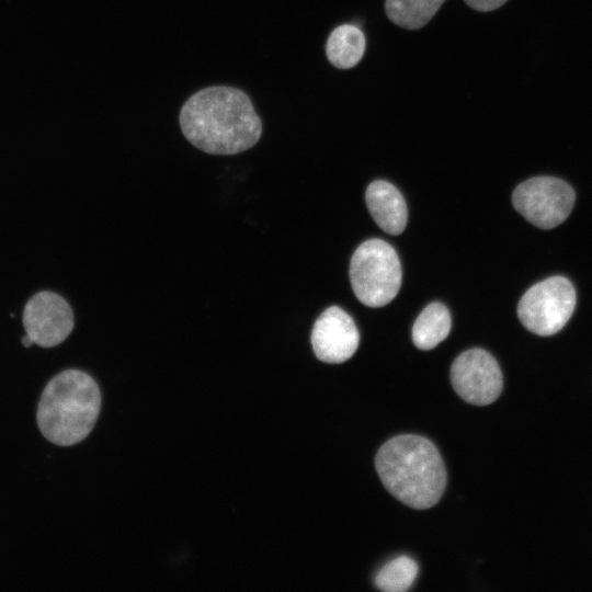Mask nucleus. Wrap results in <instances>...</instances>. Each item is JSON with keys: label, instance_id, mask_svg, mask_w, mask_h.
<instances>
[{"label": "nucleus", "instance_id": "f257e3e1", "mask_svg": "<svg viewBox=\"0 0 592 592\" xmlns=\"http://www.w3.org/2000/svg\"><path fill=\"white\" fill-rule=\"evenodd\" d=\"M184 137L210 155H236L253 147L262 123L251 100L227 86L208 87L194 93L180 112Z\"/></svg>", "mask_w": 592, "mask_h": 592}, {"label": "nucleus", "instance_id": "f03ea898", "mask_svg": "<svg viewBox=\"0 0 592 592\" xmlns=\"http://www.w3.org/2000/svg\"><path fill=\"white\" fill-rule=\"evenodd\" d=\"M375 467L388 492L412 509L433 506L446 487L442 456L424 436L402 434L388 440L377 452Z\"/></svg>", "mask_w": 592, "mask_h": 592}, {"label": "nucleus", "instance_id": "7ed1b4c3", "mask_svg": "<svg viewBox=\"0 0 592 592\" xmlns=\"http://www.w3.org/2000/svg\"><path fill=\"white\" fill-rule=\"evenodd\" d=\"M100 408L101 394L94 379L81 371H64L42 392L37 424L52 443L73 445L91 432Z\"/></svg>", "mask_w": 592, "mask_h": 592}, {"label": "nucleus", "instance_id": "20e7f679", "mask_svg": "<svg viewBox=\"0 0 592 592\" xmlns=\"http://www.w3.org/2000/svg\"><path fill=\"white\" fill-rule=\"evenodd\" d=\"M401 277L399 257L384 240L364 241L351 258V286L365 306L375 308L389 304L400 289Z\"/></svg>", "mask_w": 592, "mask_h": 592}, {"label": "nucleus", "instance_id": "39448f33", "mask_svg": "<svg viewBox=\"0 0 592 592\" xmlns=\"http://www.w3.org/2000/svg\"><path fill=\"white\" fill-rule=\"evenodd\" d=\"M574 307L576 291L570 281L553 276L526 291L517 305V316L528 331L551 335L563 328Z\"/></svg>", "mask_w": 592, "mask_h": 592}, {"label": "nucleus", "instance_id": "423d86ee", "mask_svg": "<svg viewBox=\"0 0 592 592\" xmlns=\"http://www.w3.org/2000/svg\"><path fill=\"white\" fill-rule=\"evenodd\" d=\"M576 194L565 181L553 177H536L516 186L512 194L514 208L530 223L550 229L567 219Z\"/></svg>", "mask_w": 592, "mask_h": 592}, {"label": "nucleus", "instance_id": "0eeeda50", "mask_svg": "<svg viewBox=\"0 0 592 592\" xmlns=\"http://www.w3.org/2000/svg\"><path fill=\"white\" fill-rule=\"evenodd\" d=\"M451 382L456 394L475 406L492 403L503 387L498 362L489 352L479 348L467 350L454 360Z\"/></svg>", "mask_w": 592, "mask_h": 592}, {"label": "nucleus", "instance_id": "6e6552de", "mask_svg": "<svg viewBox=\"0 0 592 592\" xmlns=\"http://www.w3.org/2000/svg\"><path fill=\"white\" fill-rule=\"evenodd\" d=\"M23 325L35 344L52 348L70 334L73 315L62 297L52 292H41L26 303Z\"/></svg>", "mask_w": 592, "mask_h": 592}, {"label": "nucleus", "instance_id": "1a4fd4ad", "mask_svg": "<svg viewBox=\"0 0 592 592\" xmlns=\"http://www.w3.org/2000/svg\"><path fill=\"white\" fill-rule=\"evenodd\" d=\"M310 341L318 360L339 364L355 353L360 333L350 315L338 306H331L317 318Z\"/></svg>", "mask_w": 592, "mask_h": 592}, {"label": "nucleus", "instance_id": "9d476101", "mask_svg": "<svg viewBox=\"0 0 592 592\" xmlns=\"http://www.w3.org/2000/svg\"><path fill=\"white\" fill-rule=\"evenodd\" d=\"M367 208L375 223L387 234L399 235L407 225L408 210L403 196L391 183L372 182L365 193Z\"/></svg>", "mask_w": 592, "mask_h": 592}, {"label": "nucleus", "instance_id": "9b49d317", "mask_svg": "<svg viewBox=\"0 0 592 592\" xmlns=\"http://www.w3.org/2000/svg\"><path fill=\"white\" fill-rule=\"evenodd\" d=\"M365 52V36L353 24L335 27L326 44L329 61L337 68L350 69L356 66Z\"/></svg>", "mask_w": 592, "mask_h": 592}, {"label": "nucleus", "instance_id": "f8f14e48", "mask_svg": "<svg viewBox=\"0 0 592 592\" xmlns=\"http://www.w3.org/2000/svg\"><path fill=\"white\" fill-rule=\"evenodd\" d=\"M451 315L442 303L428 305L412 327V341L420 350L434 349L447 338L451 330Z\"/></svg>", "mask_w": 592, "mask_h": 592}, {"label": "nucleus", "instance_id": "ddd939ff", "mask_svg": "<svg viewBox=\"0 0 592 592\" xmlns=\"http://www.w3.org/2000/svg\"><path fill=\"white\" fill-rule=\"evenodd\" d=\"M445 0H386L388 18L397 25L417 30L424 26Z\"/></svg>", "mask_w": 592, "mask_h": 592}, {"label": "nucleus", "instance_id": "4468645a", "mask_svg": "<svg viewBox=\"0 0 592 592\" xmlns=\"http://www.w3.org/2000/svg\"><path fill=\"white\" fill-rule=\"evenodd\" d=\"M417 574V562L408 556H400L378 571L375 585L385 592H405L412 585Z\"/></svg>", "mask_w": 592, "mask_h": 592}, {"label": "nucleus", "instance_id": "2eb2a0df", "mask_svg": "<svg viewBox=\"0 0 592 592\" xmlns=\"http://www.w3.org/2000/svg\"><path fill=\"white\" fill-rule=\"evenodd\" d=\"M508 0H465V2L477 11H492L501 7Z\"/></svg>", "mask_w": 592, "mask_h": 592}, {"label": "nucleus", "instance_id": "dca6fc26", "mask_svg": "<svg viewBox=\"0 0 592 592\" xmlns=\"http://www.w3.org/2000/svg\"><path fill=\"white\" fill-rule=\"evenodd\" d=\"M22 343L24 346L29 348L31 346L32 344H34L33 340L27 335L25 334L23 338H22Z\"/></svg>", "mask_w": 592, "mask_h": 592}]
</instances>
